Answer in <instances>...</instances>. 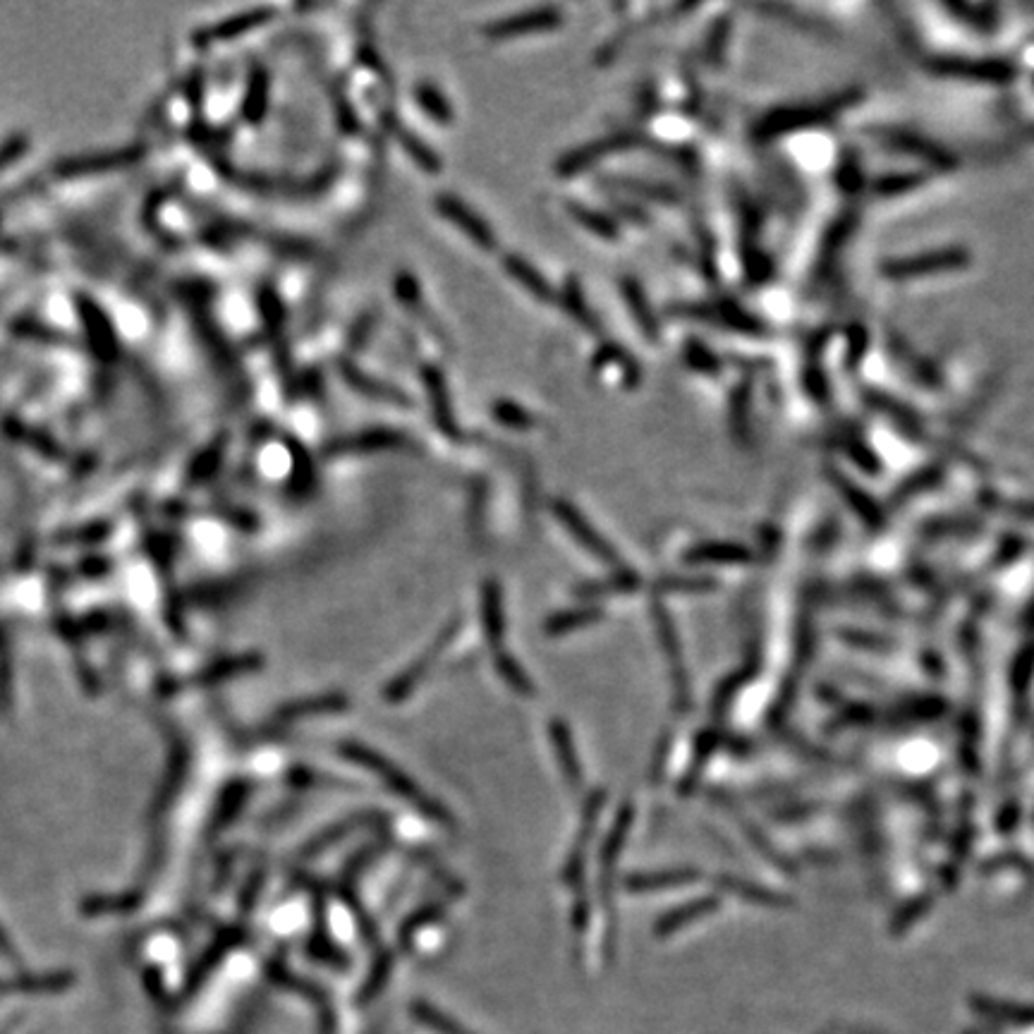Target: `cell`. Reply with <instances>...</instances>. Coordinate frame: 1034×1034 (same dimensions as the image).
I'll return each mask as SVG.
<instances>
[{
	"label": "cell",
	"mask_w": 1034,
	"mask_h": 1034,
	"mask_svg": "<svg viewBox=\"0 0 1034 1034\" xmlns=\"http://www.w3.org/2000/svg\"><path fill=\"white\" fill-rule=\"evenodd\" d=\"M338 752L343 754L345 759H350V762L360 764L362 769L369 771V774H374L379 781H383V786L391 790V793L410 802V805L415 807V810L422 812L424 817L439 821V824H443V826H453V817H450V812L446 810V807H443L441 802H436L431 795L424 793L422 786H417V783L412 781V778L407 776L403 769H398L391 759L381 757V754L371 750V747L362 745V742H352V740L340 742Z\"/></svg>",
	"instance_id": "1"
},
{
	"label": "cell",
	"mask_w": 1034,
	"mask_h": 1034,
	"mask_svg": "<svg viewBox=\"0 0 1034 1034\" xmlns=\"http://www.w3.org/2000/svg\"><path fill=\"white\" fill-rule=\"evenodd\" d=\"M970 264V254L960 247L939 249V252L917 254V257L891 259L881 266V276L888 281H915V278L941 276V273L960 271Z\"/></svg>",
	"instance_id": "2"
},
{
	"label": "cell",
	"mask_w": 1034,
	"mask_h": 1034,
	"mask_svg": "<svg viewBox=\"0 0 1034 1034\" xmlns=\"http://www.w3.org/2000/svg\"><path fill=\"white\" fill-rule=\"evenodd\" d=\"M458 628H460L458 620L448 623L446 628L441 630V635L436 637L434 644H431V647L427 649V652H424L422 656H417V659L412 661V664L407 666L405 671L398 675V678H393L391 683L386 685V690L381 692V697L386 699L388 704H400V702H403V699L410 697L412 692L417 690V685L422 683L424 678H427L436 661H439V656L443 654V649H446L448 644L453 642V637L458 635Z\"/></svg>",
	"instance_id": "3"
},
{
	"label": "cell",
	"mask_w": 1034,
	"mask_h": 1034,
	"mask_svg": "<svg viewBox=\"0 0 1034 1034\" xmlns=\"http://www.w3.org/2000/svg\"><path fill=\"white\" fill-rule=\"evenodd\" d=\"M850 101H853V99L843 96V99L826 101V103H821V106L781 108V111H774V113L766 115L762 123L757 125V135L762 137V139L778 137V135H783V132H793V130H800V127H810V125L824 123V120H829L831 115H836L838 111H843V108L848 106Z\"/></svg>",
	"instance_id": "4"
},
{
	"label": "cell",
	"mask_w": 1034,
	"mask_h": 1034,
	"mask_svg": "<svg viewBox=\"0 0 1034 1034\" xmlns=\"http://www.w3.org/2000/svg\"><path fill=\"white\" fill-rule=\"evenodd\" d=\"M551 510L553 515L558 517V522L568 529L570 534H573V539L580 541L585 549L592 553V556L599 558V561H604L606 565H616V568H620V558H618V551L613 549L608 541L601 537L599 532L592 527V522L587 520L585 515L577 510L573 503L563 501V498H558V501L551 503Z\"/></svg>",
	"instance_id": "5"
},
{
	"label": "cell",
	"mask_w": 1034,
	"mask_h": 1034,
	"mask_svg": "<svg viewBox=\"0 0 1034 1034\" xmlns=\"http://www.w3.org/2000/svg\"><path fill=\"white\" fill-rule=\"evenodd\" d=\"M434 206L448 223H453L467 240L474 242L477 247H482L484 252H491V249L496 247V235L494 230H491V225L486 223L482 216L474 214V209H470L462 199L453 197V194H439Z\"/></svg>",
	"instance_id": "6"
},
{
	"label": "cell",
	"mask_w": 1034,
	"mask_h": 1034,
	"mask_svg": "<svg viewBox=\"0 0 1034 1034\" xmlns=\"http://www.w3.org/2000/svg\"><path fill=\"white\" fill-rule=\"evenodd\" d=\"M936 75L972 79V82H1008L1013 68L1003 60H967V58H934L929 63Z\"/></svg>",
	"instance_id": "7"
},
{
	"label": "cell",
	"mask_w": 1034,
	"mask_h": 1034,
	"mask_svg": "<svg viewBox=\"0 0 1034 1034\" xmlns=\"http://www.w3.org/2000/svg\"><path fill=\"white\" fill-rule=\"evenodd\" d=\"M563 22L561 10L556 8H537L520 12V15L508 17V20L494 22L489 27H484V34L491 36V39H513V36L532 34V32H549V29H556L558 24Z\"/></svg>",
	"instance_id": "8"
},
{
	"label": "cell",
	"mask_w": 1034,
	"mask_h": 1034,
	"mask_svg": "<svg viewBox=\"0 0 1034 1034\" xmlns=\"http://www.w3.org/2000/svg\"><path fill=\"white\" fill-rule=\"evenodd\" d=\"M630 144H635V137L632 135H613L608 139H599V142H589V144H585V147L565 154L561 161L556 163V170H558V175H563V178H570V175L582 173V170H587L589 166H594V163H599L601 158L613 154L616 149L630 147Z\"/></svg>",
	"instance_id": "9"
},
{
	"label": "cell",
	"mask_w": 1034,
	"mask_h": 1034,
	"mask_svg": "<svg viewBox=\"0 0 1034 1034\" xmlns=\"http://www.w3.org/2000/svg\"><path fill=\"white\" fill-rule=\"evenodd\" d=\"M340 376H343L345 383H348L352 391L362 393L364 398L379 400V403H388L395 407H412L410 398H407L403 391H398V388L391 386V383L374 379V376H369L367 371L355 367L352 362L340 364Z\"/></svg>",
	"instance_id": "10"
},
{
	"label": "cell",
	"mask_w": 1034,
	"mask_h": 1034,
	"mask_svg": "<svg viewBox=\"0 0 1034 1034\" xmlns=\"http://www.w3.org/2000/svg\"><path fill=\"white\" fill-rule=\"evenodd\" d=\"M348 707H350V699L345 695H338V692H333V695L304 697V699H295V702L285 704V707L278 709L276 716H273V723H276V726H285V723L309 719V716L343 714V711H348Z\"/></svg>",
	"instance_id": "11"
},
{
	"label": "cell",
	"mask_w": 1034,
	"mask_h": 1034,
	"mask_svg": "<svg viewBox=\"0 0 1034 1034\" xmlns=\"http://www.w3.org/2000/svg\"><path fill=\"white\" fill-rule=\"evenodd\" d=\"M407 436L393 429H369L360 434L338 439L328 446V455H355V453H374V450H395L407 446Z\"/></svg>",
	"instance_id": "12"
},
{
	"label": "cell",
	"mask_w": 1034,
	"mask_h": 1034,
	"mask_svg": "<svg viewBox=\"0 0 1034 1034\" xmlns=\"http://www.w3.org/2000/svg\"><path fill=\"white\" fill-rule=\"evenodd\" d=\"M424 386H427V395L431 400V412H434L436 427H439L443 434L450 436V439H458L460 429L458 422H455L453 405H450V393L446 386V379L436 367H424Z\"/></svg>",
	"instance_id": "13"
},
{
	"label": "cell",
	"mask_w": 1034,
	"mask_h": 1034,
	"mask_svg": "<svg viewBox=\"0 0 1034 1034\" xmlns=\"http://www.w3.org/2000/svg\"><path fill=\"white\" fill-rule=\"evenodd\" d=\"M482 618L486 640H489L494 654L503 652V637H506V613H503V594L496 582H484L482 592Z\"/></svg>",
	"instance_id": "14"
},
{
	"label": "cell",
	"mask_w": 1034,
	"mask_h": 1034,
	"mask_svg": "<svg viewBox=\"0 0 1034 1034\" xmlns=\"http://www.w3.org/2000/svg\"><path fill=\"white\" fill-rule=\"evenodd\" d=\"M503 269L515 283L522 285V290L532 297H537L541 302H553L556 300V290L551 288V283L546 281V276L541 271L534 269L527 259L517 257V254H506L503 257Z\"/></svg>",
	"instance_id": "15"
},
{
	"label": "cell",
	"mask_w": 1034,
	"mask_h": 1034,
	"mask_svg": "<svg viewBox=\"0 0 1034 1034\" xmlns=\"http://www.w3.org/2000/svg\"><path fill=\"white\" fill-rule=\"evenodd\" d=\"M261 666H264V659H261V656H259V654H254V652H249V654H237V656H228V659H221V661H216V664L206 666L204 671L197 675V678L190 680V683H194V685L221 683V680L235 678V675L259 671Z\"/></svg>",
	"instance_id": "16"
},
{
	"label": "cell",
	"mask_w": 1034,
	"mask_h": 1034,
	"mask_svg": "<svg viewBox=\"0 0 1034 1034\" xmlns=\"http://www.w3.org/2000/svg\"><path fill=\"white\" fill-rule=\"evenodd\" d=\"M379 819H381V814H376V812H360V814H352V817L343 819V821H338L336 826H331V829L321 831L319 836H314V838H312V843H309L307 848H304V855H319V853H324V850L333 848V845L343 841L345 836H350V833L360 831V829H364V826H369L371 821H379Z\"/></svg>",
	"instance_id": "17"
},
{
	"label": "cell",
	"mask_w": 1034,
	"mask_h": 1034,
	"mask_svg": "<svg viewBox=\"0 0 1034 1034\" xmlns=\"http://www.w3.org/2000/svg\"><path fill=\"white\" fill-rule=\"evenodd\" d=\"M884 139L891 147L896 149H903L908 151V154L922 158V161L927 163H934V166L939 168H946V166H953V156H948L944 149L936 147L934 142H929V139H922L917 135H910V132H886Z\"/></svg>",
	"instance_id": "18"
},
{
	"label": "cell",
	"mask_w": 1034,
	"mask_h": 1034,
	"mask_svg": "<svg viewBox=\"0 0 1034 1034\" xmlns=\"http://www.w3.org/2000/svg\"><path fill=\"white\" fill-rule=\"evenodd\" d=\"M549 735H551L553 750H556V754H558V762H561L565 778L573 783V788H577L582 783V769H580V759H577V752L573 747V735H570L568 726L558 719H553L549 723Z\"/></svg>",
	"instance_id": "19"
},
{
	"label": "cell",
	"mask_w": 1034,
	"mask_h": 1034,
	"mask_svg": "<svg viewBox=\"0 0 1034 1034\" xmlns=\"http://www.w3.org/2000/svg\"><path fill=\"white\" fill-rule=\"evenodd\" d=\"M271 15H273V12L269 8H257V10L242 12V15L230 17L228 22L218 24V27H214V29H206L204 36L209 41L211 39H214V41H228V39H233V36H240V34H245V32H252V29H257L259 24H264Z\"/></svg>",
	"instance_id": "20"
},
{
	"label": "cell",
	"mask_w": 1034,
	"mask_h": 1034,
	"mask_svg": "<svg viewBox=\"0 0 1034 1034\" xmlns=\"http://www.w3.org/2000/svg\"><path fill=\"white\" fill-rule=\"evenodd\" d=\"M249 793H252V788H249V783H245V781H237V783H233V786L225 788L221 800H218L214 819H211V831L225 829V826H228L230 821L240 814L242 805H245L249 798Z\"/></svg>",
	"instance_id": "21"
},
{
	"label": "cell",
	"mask_w": 1034,
	"mask_h": 1034,
	"mask_svg": "<svg viewBox=\"0 0 1034 1034\" xmlns=\"http://www.w3.org/2000/svg\"><path fill=\"white\" fill-rule=\"evenodd\" d=\"M568 214L575 218L582 228H587L589 233L601 237V240H618V228L616 223L611 221L606 214L592 209V206H585L580 202H568Z\"/></svg>",
	"instance_id": "22"
},
{
	"label": "cell",
	"mask_w": 1034,
	"mask_h": 1034,
	"mask_svg": "<svg viewBox=\"0 0 1034 1034\" xmlns=\"http://www.w3.org/2000/svg\"><path fill=\"white\" fill-rule=\"evenodd\" d=\"M596 620H601V608H594V606L573 608V611H563V613H556V616H551L549 620H546L544 630L549 637H556V635H565V632H570L575 628H585V625H592V623H596Z\"/></svg>",
	"instance_id": "23"
},
{
	"label": "cell",
	"mask_w": 1034,
	"mask_h": 1034,
	"mask_svg": "<svg viewBox=\"0 0 1034 1034\" xmlns=\"http://www.w3.org/2000/svg\"><path fill=\"white\" fill-rule=\"evenodd\" d=\"M623 297H625V304L630 307V314L635 316V321L644 331V336H649V338L659 336V326H656L652 307H647V300H644V293L640 290V285H637L635 281H623Z\"/></svg>",
	"instance_id": "24"
},
{
	"label": "cell",
	"mask_w": 1034,
	"mask_h": 1034,
	"mask_svg": "<svg viewBox=\"0 0 1034 1034\" xmlns=\"http://www.w3.org/2000/svg\"><path fill=\"white\" fill-rule=\"evenodd\" d=\"M269 87L271 79L266 75V70L254 68L252 79H249L247 99H245V118L249 123H259L264 118L266 103H269Z\"/></svg>",
	"instance_id": "25"
},
{
	"label": "cell",
	"mask_w": 1034,
	"mask_h": 1034,
	"mask_svg": "<svg viewBox=\"0 0 1034 1034\" xmlns=\"http://www.w3.org/2000/svg\"><path fill=\"white\" fill-rule=\"evenodd\" d=\"M496 671H498V675H501L503 680H506L510 690L517 692V695H522V697H534V695H537V692H534L532 680H529V675L522 671V666L517 664V661L510 654H506V652H498L496 654Z\"/></svg>",
	"instance_id": "26"
},
{
	"label": "cell",
	"mask_w": 1034,
	"mask_h": 1034,
	"mask_svg": "<svg viewBox=\"0 0 1034 1034\" xmlns=\"http://www.w3.org/2000/svg\"><path fill=\"white\" fill-rule=\"evenodd\" d=\"M415 99L419 106L429 113V118H434L436 123H441V125L453 123V108H450L446 96H443L436 87H431V84H417Z\"/></svg>",
	"instance_id": "27"
},
{
	"label": "cell",
	"mask_w": 1034,
	"mask_h": 1034,
	"mask_svg": "<svg viewBox=\"0 0 1034 1034\" xmlns=\"http://www.w3.org/2000/svg\"><path fill=\"white\" fill-rule=\"evenodd\" d=\"M690 879H695L692 872H659V874H635L625 881V888L628 891H659V888H671L687 884Z\"/></svg>",
	"instance_id": "28"
},
{
	"label": "cell",
	"mask_w": 1034,
	"mask_h": 1034,
	"mask_svg": "<svg viewBox=\"0 0 1034 1034\" xmlns=\"http://www.w3.org/2000/svg\"><path fill=\"white\" fill-rule=\"evenodd\" d=\"M398 142L403 144V149L407 151V154H410V158L417 163L419 168L429 170L431 175L439 173V168L443 166V163L439 161V156H436L434 151H431L427 144L422 142V139H417L410 130L400 127V130H398Z\"/></svg>",
	"instance_id": "29"
},
{
	"label": "cell",
	"mask_w": 1034,
	"mask_h": 1034,
	"mask_svg": "<svg viewBox=\"0 0 1034 1034\" xmlns=\"http://www.w3.org/2000/svg\"><path fill=\"white\" fill-rule=\"evenodd\" d=\"M443 910H446V905L443 903H429L424 905V908H419L417 912H412L410 917L403 922V927H400V944L403 946H410L412 941H415V936L422 932L424 927H429L431 922H436L439 917L443 915Z\"/></svg>",
	"instance_id": "30"
},
{
	"label": "cell",
	"mask_w": 1034,
	"mask_h": 1034,
	"mask_svg": "<svg viewBox=\"0 0 1034 1034\" xmlns=\"http://www.w3.org/2000/svg\"><path fill=\"white\" fill-rule=\"evenodd\" d=\"M833 482L838 484V489H841L843 494L848 496L850 506H853V508L857 510V513H860L862 517H865V520L869 522V525H879L881 517H879V508H877V503H874L872 498H869V496L865 494V491H860V489H857V486H853V484L843 482V477H838V474H833Z\"/></svg>",
	"instance_id": "31"
},
{
	"label": "cell",
	"mask_w": 1034,
	"mask_h": 1034,
	"mask_svg": "<svg viewBox=\"0 0 1034 1034\" xmlns=\"http://www.w3.org/2000/svg\"><path fill=\"white\" fill-rule=\"evenodd\" d=\"M692 561H719V563H735L747 561L750 553L733 544H704L690 553Z\"/></svg>",
	"instance_id": "32"
},
{
	"label": "cell",
	"mask_w": 1034,
	"mask_h": 1034,
	"mask_svg": "<svg viewBox=\"0 0 1034 1034\" xmlns=\"http://www.w3.org/2000/svg\"><path fill=\"white\" fill-rule=\"evenodd\" d=\"M491 412H494V417L501 424H506V427H513V429L534 427V417L529 415L525 407L508 403V400H496L494 407H491Z\"/></svg>",
	"instance_id": "33"
},
{
	"label": "cell",
	"mask_w": 1034,
	"mask_h": 1034,
	"mask_svg": "<svg viewBox=\"0 0 1034 1034\" xmlns=\"http://www.w3.org/2000/svg\"><path fill=\"white\" fill-rule=\"evenodd\" d=\"M412 1013H415L424 1025H429L431 1030H436L441 1034H470L467 1030H462L458 1023H453V1020L446 1018V1015L436 1011V1008H431L429 1003H415V1006H412Z\"/></svg>",
	"instance_id": "34"
},
{
	"label": "cell",
	"mask_w": 1034,
	"mask_h": 1034,
	"mask_svg": "<svg viewBox=\"0 0 1034 1034\" xmlns=\"http://www.w3.org/2000/svg\"><path fill=\"white\" fill-rule=\"evenodd\" d=\"M137 158H139V151L130 149V151H123V154H115V156L91 158V161H75V163H68V166H65V170H68V173H77V170H82V173H89V170H94V168L125 166V163L137 161Z\"/></svg>",
	"instance_id": "35"
},
{
	"label": "cell",
	"mask_w": 1034,
	"mask_h": 1034,
	"mask_svg": "<svg viewBox=\"0 0 1034 1034\" xmlns=\"http://www.w3.org/2000/svg\"><path fill=\"white\" fill-rule=\"evenodd\" d=\"M563 304H565V309H568V312L573 314L575 319L580 321L582 326H585V328H592V314H589L587 304H585V300H582L580 285H577L575 281H570L568 285H565V290H563Z\"/></svg>",
	"instance_id": "36"
},
{
	"label": "cell",
	"mask_w": 1034,
	"mask_h": 1034,
	"mask_svg": "<svg viewBox=\"0 0 1034 1034\" xmlns=\"http://www.w3.org/2000/svg\"><path fill=\"white\" fill-rule=\"evenodd\" d=\"M922 182L920 175H891V178H884L877 185V194H884V197H893V194L910 192L912 187H917Z\"/></svg>",
	"instance_id": "37"
},
{
	"label": "cell",
	"mask_w": 1034,
	"mask_h": 1034,
	"mask_svg": "<svg viewBox=\"0 0 1034 1034\" xmlns=\"http://www.w3.org/2000/svg\"><path fill=\"white\" fill-rule=\"evenodd\" d=\"M388 970H391V958L383 956V958L376 960L374 970H371V979H369L367 984H364V989H362V999H374L376 991H379L381 984L386 982Z\"/></svg>",
	"instance_id": "38"
},
{
	"label": "cell",
	"mask_w": 1034,
	"mask_h": 1034,
	"mask_svg": "<svg viewBox=\"0 0 1034 1034\" xmlns=\"http://www.w3.org/2000/svg\"><path fill=\"white\" fill-rule=\"evenodd\" d=\"M218 460H221V448H214V450L209 448V450H206V453H204L202 462H197V465H194L192 477H194V479H204V477H209L211 470H214V467L218 465Z\"/></svg>",
	"instance_id": "39"
},
{
	"label": "cell",
	"mask_w": 1034,
	"mask_h": 1034,
	"mask_svg": "<svg viewBox=\"0 0 1034 1034\" xmlns=\"http://www.w3.org/2000/svg\"><path fill=\"white\" fill-rule=\"evenodd\" d=\"M22 147H24V139H12V142L5 144V147L0 149V168L8 166L12 158L20 154Z\"/></svg>",
	"instance_id": "40"
},
{
	"label": "cell",
	"mask_w": 1034,
	"mask_h": 1034,
	"mask_svg": "<svg viewBox=\"0 0 1034 1034\" xmlns=\"http://www.w3.org/2000/svg\"><path fill=\"white\" fill-rule=\"evenodd\" d=\"M3 642H5V640H3V632H0V647H3Z\"/></svg>",
	"instance_id": "41"
}]
</instances>
